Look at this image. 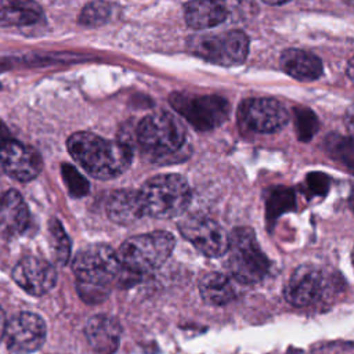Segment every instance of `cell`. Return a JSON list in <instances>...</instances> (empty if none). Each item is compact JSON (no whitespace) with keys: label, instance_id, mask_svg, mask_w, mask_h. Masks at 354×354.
I'll use <instances>...</instances> for the list:
<instances>
[{"label":"cell","instance_id":"8fae6325","mask_svg":"<svg viewBox=\"0 0 354 354\" xmlns=\"http://www.w3.org/2000/svg\"><path fill=\"white\" fill-rule=\"evenodd\" d=\"M3 337L12 353L29 354L43 346L46 324L33 313H19L7 322Z\"/></svg>","mask_w":354,"mask_h":354},{"label":"cell","instance_id":"8992f818","mask_svg":"<svg viewBox=\"0 0 354 354\" xmlns=\"http://www.w3.org/2000/svg\"><path fill=\"white\" fill-rule=\"evenodd\" d=\"M185 138L181 122L169 112L151 113L137 127V140L141 148L156 158L178 152L184 147Z\"/></svg>","mask_w":354,"mask_h":354},{"label":"cell","instance_id":"7c38bea8","mask_svg":"<svg viewBox=\"0 0 354 354\" xmlns=\"http://www.w3.org/2000/svg\"><path fill=\"white\" fill-rule=\"evenodd\" d=\"M12 279L29 295L41 296L54 288L57 272L47 260L29 256L15 264Z\"/></svg>","mask_w":354,"mask_h":354},{"label":"cell","instance_id":"3957f363","mask_svg":"<svg viewBox=\"0 0 354 354\" xmlns=\"http://www.w3.org/2000/svg\"><path fill=\"white\" fill-rule=\"evenodd\" d=\"M144 216L171 218L184 213L191 202L187 180L178 174H159L151 177L138 189Z\"/></svg>","mask_w":354,"mask_h":354},{"label":"cell","instance_id":"83f0119b","mask_svg":"<svg viewBox=\"0 0 354 354\" xmlns=\"http://www.w3.org/2000/svg\"><path fill=\"white\" fill-rule=\"evenodd\" d=\"M343 1H346L347 4H351V3H353V0H343Z\"/></svg>","mask_w":354,"mask_h":354},{"label":"cell","instance_id":"cb8c5ba5","mask_svg":"<svg viewBox=\"0 0 354 354\" xmlns=\"http://www.w3.org/2000/svg\"><path fill=\"white\" fill-rule=\"evenodd\" d=\"M64 178L66 181V185L69 187L71 192L76 194V195H83L87 191V184L86 181L80 177V174L76 173V170L68 165L64 166Z\"/></svg>","mask_w":354,"mask_h":354},{"label":"cell","instance_id":"484cf974","mask_svg":"<svg viewBox=\"0 0 354 354\" xmlns=\"http://www.w3.org/2000/svg\"><path fill=\"white\" fill-rule=\"evenodd\" d=\"M6 325H7V319H6V315H4L3 308L0 307V340H1V339H3V336H4Z\"/></svg>","mask_w":354,"mask_h":354},{"label":"cell","instance_id":"52a82bcc","mask_svg":"<svg viewBox=\"0 0 354 354\" xmlns=\"http://www.w3.org/2000/svg\"><path fill=\"white\" fill-rule=\"evenodd\" d=\"M188 50L209 62L231 66L242 64L249 53V39L241 30H227L212 35L194 36Z\"/></svg>","mask_w":354,"mask_h":354},{"label":"cell","instance_id":"4fadbf2b","mask_svg":"<svg viewBox=\"0 0 354 354\" xmlns=\"http://www.w3.org/2000/svg\"><path fill=\"white\" fill-rule=\"evenodd\" d=\"M0 163L6 173L18 181L35 178L43 166L40 155L33 148L14 140L0 145Z\"/></svg>","mask_w":354,"mask_h":354},{"label":"cell","instance_id":"277c9868","mask_svg":"<svg viewBox=\"0 0 354 354\" xmlns=\"http://www.w3.org/2000/svg\"><path fill=\"white\" fill-rule=\"evenodd\" d=\"M174 236L167 231H152L126 239L118 257L122 270L133 275L151 272L160 267L174 249Z\"/></svg>","mask_w":354,"mask_h":354},{"label":"cell","instance_id":"4316f807","mask_svg":"<svg viewBox=\"0 0 354 354\" xmlns=\"http://www.w3.org/2000/svg\"><path fill=\"white\" fill-rule=\"evenodd\" d=\"M263 1L267 3V4H271V6H279V4L288 3L289 0H263Z\"/></svg>","mask_w":354,"mask_h":354},{"label":"cell","instance_id":"e0dca14e","mask_svg":"<svg viewBox=\"0 0 354 354\" xmlns=\"http://www.w3.org/2000/svg\"><path fill=\"white\" fill-rule=\"evenodd\" d=\"M228 14L225 0H191L184 7V17L188 26L206 29L220 25Z\"/></svg>","mask_w":354,"mask_h":354},{"label":"cell","instance_id":"9c48e42d","mask_svg":"<svg viewBox=\"0 0 354 354\" xmlns=\"http://www.w3.org/2000/svg\"><path fill=\"white\" fill-rule=\"evenodd\" d=\"M238 122L246 131L272 134L286 124L288 111L274 98H248L238 108Z\"/></svg>","mask_w":354,"mask_h":354},{"label":"cell","instance_id":"5bb4252c","mask_svg":"<svg viewBox=\"0 0 354 354\" xmlns=\"http://www.w3.org/2000/svg\"><path fill=\"white\" fill-rule=\"evenodd\" d=\"M322 290V274L314 266H299L288 279L283 296L295 307H306L317 300Z\"/></svg>","mask_w":354,"mask_h":354},{"label":"cell","instance_id":"d4e9b609","mask_svg":"<svg viewBox=\"0 0 354 354\" xmlns=\"http://www.w3.org/2000/svg\"><path fill=\"white\" fill-rule=\"evenodd\" d=\"M10 138V133L7 130V127L3 124V122L0 120V145H3L4 142H7Z\"/></svg>","mask_w":354,"mask_h":354},{"label":"cell","instance_id":"9a60e30c","mask_svg":"<svg viewBox=\"0 0 354 354\" xmlns=\"http://www.w3.org/2000/svg\"><path fill=\"white\" fill-rule=\"evenodd\" d=\"M90 347L98 354H113L120 343L122 326L116 318L105 314L91 317L84 328Z\"/></svg>","mask_w":354,"mask_h":354},{"label":"cell","instance_id":"ffe728a7","mask_svg":"<svg viewBox=\"0 0 354 354\" xmlns=\"http://www.w3.org/2000/svg\"><path fill=\"white\" fill-rule=\"evenodd\" d=\"M41 18V8L33 0H0L1 25H30Z\"/></svg>","mask_w":354,"mask_h":354},{"label":"cell","instance_id":"7402d4cb","mask_svg":"<svg viewBox=\"0 0 354 354\" xmlns=\"http://www.w3.org/2000/svg\"><path fill=\"white\" fill-rule=\"evenodd\" d=\"M111 17V6L105 1H93L87 4L80 14V24L87 26H97L108 21Z\"/></svg>","mask_w":354,"mask_h":354},{"label":"cell","instance_id":"2e32d148","mask_svg":"<svg viewBox=\"0 0 354 354\" xmlns=\"http://www.w3.org/2000/svg\"><path fill=\"white\" fill-rule=\"evenodd\" d=\"M28 207L24 198L14 189L0 194V236L12 238L28 225Z\"/></svg>","mask_w":354,"mask_h":354},{"label":"cell","instance_id":"ac0fdd59","mask_svg":"<svg viewBox=\"0 0 354 354\" xmlns=\"http://www.w3.org/2000/svg\"><path fill=\"white\" fill-rule=\"evenodd\" d=\"M281 66L289 76L303 82L315 80L322 75L321 59L306 50H285L281 55Z\"/></svg>","mask_w":354,"mask_h":354},{"label":"cell","instance_id":"d6986e66","mask_svg":"<svg viewBox=\"0 0 354 354\" xmlns=\"http://www.w3.org/2000/svg\"><path fill=\"white\" fill-rule=\"evenodd\" d=\"M108 217L122 225L133 224L144 216L138 191L119 189L115 191L106 202Z\"/></svg>","mask_w":354,"mask_h":354},{"label":"cell","instance_id":"7a4b0ae2","mask_svg":"<svg viewBox=\"0 0 354 354\" xmlns=\"http://www.w3.org/2000/svg\"><path fill=\"white\" fill-rule=\"evenodd\" d=\"M72 270L80 297L88 303H98L108 296L109 285L120 275L122 266L111 246L94 243L76 254Z\"/></svg>","mask_w":354,"mask_h":354},{"label":"cell","instance_id":"30bf717a","mask_svg":"<svg viewBox=\"0 0 354 354\" xmlns=\"http://www.w3.org/2000/svg\"><path fill=\"white\" fill-rule=\"evenodd\" d=\"M178 230L196 250L207 257H220L227 252L228 234L213 218L189 216L178 223Z\"/></svg>","mask_w":354,"mask_h":354},{"label":"cell","instance_id":"6da1fadb","mask_svg":"<svg viewBox=\"0 0 354 354\" xmlns=\"http://www.w3.org/2000/svg\"><path fill=\"white\" fill-rule=\"evenodd\" d=\"M72 158L94 178L120 176L131 163V148L123 141L105 140L90 131H77L68 138Z\"/></svg>","mask_w":354,"mask_h":354},{"label":"cell","instance_id":"44dd1931","mask_svg":"<svg viewBox=\"0 0 354 354\" xmlns=\"http://www.w3.org/2000/svg\"><path fill=\"white\" fill-rule=\"evenodd\" d=\"M202 299L212 306H224L235 297V288L221 272H206L199 281Z\"/></svg>","mask_w":354,"mask_h":354},{"label":"cell","instance_id":"ba28073f","mask_svg":"<svg viewBox=\"0 0 354 354\" xmlns=\"http://www.w3.org/2000/svg\"><path fill=\"white\" fill-rule=\"evenodd\" d=\"M170 102L180 115L199 130H210L220 126L230 113L228 102L218 95L173 93Z\"/></svg>","mask_w":354,"mask_h":354},{"label":"cell","instance_id":"603a6c76","mask_svg":"<svg viewBox=\"0 0 354 354\" xmlns=\"http://www.w3.org/2000/svg\"><path fill=\"white\" fill-rule=\"evenodd\" d=\"M50 231H51V242H53V252H54L55 260L59 264H65L68 261L69 250H71L69 239L57 220L51 221Z\"/></svg>","mask_w":354,"mask_h":354},{"label":"cell","instance_id":"5b68a950","mask_svg":"<svg viewBox=\"0 0 354 354\" xmlns=\"http://www.w3.org/2000/svg\"><path fill=\"white\" fill-rule=\"evenodd\" d=\"M227 267L231 275L246 285L260 282L270 267L256 234L248 227H238L228 235Z\"/></svg>","mask_w":354,"mask_h":354}]
</instances>
